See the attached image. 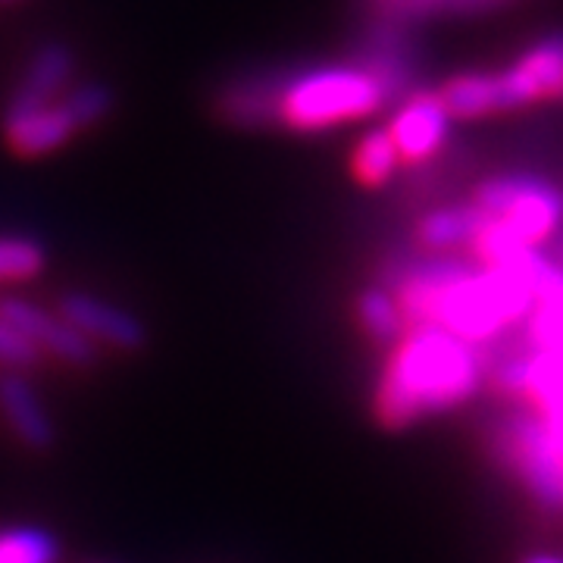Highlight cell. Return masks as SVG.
Wrapping results in <instances>:
<instances>
[{
  "label": "cell",
  "instance_id": "obj_19",
  "mask_svg": "<svg viewBox=\"0 0 563 563\" xmlns=\"http://www.w3.org/2000/svg\"><path fill=\"white\" fill-rule=\"evenodd\" d=\"M498 0H442L439 7L442 10H457V13H470V10H483V7H492Z\"/></svg>",
  "mask_w": 563,
  "mask_h": 563
},
{
  "label": "cell",
  "instance_id": "obj_5",
  "mask_svg": "<svg viewBox=\"0 0 563 563\" xmlns=\"http://www.w3.org/2000/svg\"><path fill=\"white\" fill-rule=\"evenodd\" d=\"M0 320L22 332L41 354H51L69 366H91L98 361V344H91L79 329H73L60 313L44 310L25 298H0Z\"/></svg>",
  "mask_w": 563,
  "mask_h": 563
},
{
  "label": "cell",
  "instance_id": "obj_20",
  "mask_svg": "<svg viewBox=\"0 0 563 563\" xmlns=\"http://www.w3.org/2000/svg\"><path fill=\"white\" fill-rule=\"evenodd\" d=\"M526 563H563L561 558H532V561H526Z\"/></svg>",
  "mask_w": 563,
  "mask_h": 563
},
{
  "label": "cell",
  "instance_id": "obj_1",
  "mask_svg": "<svg viewBox=\"0 0 563 563\" xmlns=\"http://www.w3.org/2000/svg\"><path fill=\"white\" fill-rule=\"evenodd\" d=\"M479 385L476 354L439 325L413 329L385 366L376 391V417L401 429L422 413L463 401Z\"/></svg>",
  "mask_w": 563,
  "mask_h": 563
},
{
  "label": "cell",
  "instance_id": "obj_9",
  "mask_svg": "<svg viewBox=\"0 0 563 563\" xmlns=\"http://www.w3.org/2000/svg\"><path fill=\"white\" fill-rule=\"evenodd\" d=\"M0 413H3L7 426L13 429V435L22 444H29L32 451H47L57 439L54 420L44 410L35 385L16 369L0 373Z\"/></svg>",
  "mask_w": 563,
  "mask_h": 563
},
{
  "label": "cell",
  "instance_id": "obj_7",
  "mask_svg": "<svg viewBox=\"0 0 563 563\" xmlns=\"http://www.w3.org/2000/svg\"><path fill=\"white\" fill-rule=\"evenodd\" d=\"M63 320L73 329H79L81 335L91 344H110L120 351H139L147 342V329L144 322L122 310L117 303L103 301L98 295H85V291H69L60 298Z\"/></svg>",
  "mask_w": 563,
  "mask_h": 563
},
{
  "label": "cell",
  "instance_id": "obj_12",
  "mask_svg": "<svg viewBox=\"0 0 563 563\" xmlns=\"http://www.w3.org/2000/svg\"><path fill=\"white\" fill-rule=\"evenodd\" d=\"M401 163V154L395 147V141L388 135V129H373L366 132L357 147H354V157H351V166H354V176L363 181V185H383L395 176Z\"/></svg>",
  "mask_w": 563,
  "mask_h": 563
},
{
  "label": "cell",
  "instance_id": "obj_17",
  "mask_svg": "<svg viewBox=\"0 0 563 563\" xmlns=\"http://www.w3.org/2000/svg\"><path fill=\"white\" fill-rule=\"evenodd\" d=\"M41 357H44V354H41L35 344L29 342L22 332H16L10 322L0 320V366H3V369H16V373H22V369H32Z\"/></svg>",
  "mask_w": 563,
  "mask_h": 563
},
{
  "label": "cell",
  "instance_id": "obj_8",
  "mask_svg": "<svg viewBox=\"0 0 563 563\" xmlns=\"http://www.w3.org/2000/svg\"><path fill=\"white\" fill-rule=\"evenodd\" d=\"M73 69H76V60H73V51L66 44H44L38 54L32 57V63L25 66L22 81L16 85L3 117L29 113V110L51 107V103L60 101L66 95Z\"/></svg>",
  "mask_w": 563,
  "mask_h": 563
},
{
  "label": "cell",
  "instance_id": "obj_16",
  "mask_svg": "<svg viewBox=\"0 0 563 563\" xmlns=\"http://www.w3.org/2000/svg\"><path fill=\"white\" fill-rule=\"evenodd\" d=\"M60 103L66 107V113L73 117L76 129H88L95 122H101L110 107H113V91L101 85V81H81L76 88H69L60 98Z\"/></svg>",
  "mask_w": 563,
  "mask_h": 563
},
{
  "label": "cell",
  "instance_id": "obj_10",
  "mask_svg": "<svg viewBox=\"0 0 563 563\" xmlns=\"http://www.w3.org/2000/svg\"><path fill=\"white\" fill-rule=\"evenodd\" d=\"M3 132H7V141H10V147L16 154H22V157H44V154L63 147L79 129H76L73 117L66 113V107L57 101L51 107L29 110V113L3 117Z\"/></svg>",
  "mask_w": 563,
  "mask_h": 563
},
{
  "label": "cell",
  "instance_id": "obj_4",
  "mask_svg": "<svg viewBox=\"0 0 563 563\" xmlns=\"http://www.w3.org/2000/svg\"><path fill=\"white\" fill-rule=\"evenodd\" d=\"M495 76L498 113L544 98H563V32L536 41L520 60Z\"/></svg>",
  "mask_w": 563,
  "mask_h": 563
},
{
  "label": "cell",
  "instance_id": "obj_18",
  "mask_svg": "<svg viewBox=\"0 0 563 563\" xmlns=\"http://www.w3.org/2000/svg\"><path fill=\"white\" fill-rule=\"evenodd\" d=\"M388 16H420V13H432L439 10L442 0H379Z\"/></svg>",
  "mask_w": 563,
  "mask_h": 563
},
{
  "label": "cell",
  "instance_id": "obj_14",
  "mask_svg": "<svg viewBox=\"0 0 563 563\" xmlns=\"http://www.w3.org/2000/svg\"><path fill=\"white\" fill-rule=\"evenodd\" d=\"M357 320L361 325L376 339V342H388L401 332V310L398 301L383 291V288H366L361 298H357Z\"/></svg>",
  "mask_w": 563,
  "mask_h": 563
},
{
  "label": "cell",
  "instance_id": "obj_15",
  "mask_svg": "<svg viewBox=\"0 0 563 563\" xmlns=\"http://www.w3.org/2000/svg\"><path fill=\"white\" fill-rule=\"evenodd\" d=\"M47 263L38 242L22 235H0V282L35 279Z\"/></svg>",
  "mask_w": 563,
  "mask_h": 563
},
{
  "label": "cell",
  "instance_id": "obj_6",
  "mask_svg": "<svg viewBox=\"0 0 563 563\" xmlns=\"http://www.w3.org/2000/svg\"><path fill=\"white\" fill-rule=\"evenodd\" d=\"M451 113L444 107L442 95L432 91H417L407 95L398 110L388 120V135L395 141L401 161L420 163L429 161L435 151H442L448 129H451Z\"/></svg>",
  "mask_w": 563,
  "mask_h": 563
},
{
  "label": "cell",
  "instance_id": "obj_13",
  "mask_svg": "<svg viewBox=\"0 0 563 563\" xmlns=\"http://www.w3.org/2000/svg\"><path fill=\"white\" fill-rule=\"evenodd\" d=\"M57 539L38 526L0 529V563H57Z\"/></svg>",
  "mask_w": 563,
  "mask_h": 563
},
{
  "label": "cell",
  "instance_id": "obj_11",
  "mask_svg": "<svg viewBox=\"0 0 563 563\" xmlns=\"http://www.w3.org/2000/svg\"><path fill=\"white\" fill-rule=\"evenodd\" d=\"M488 222V213L479 210L476 203L470 207H448V210H435L420 222L417 229V239L422 247L429 251H451V247H461V244H473V239L479 235Z\"/></svg>",
  "mask_w": 563,
  "mask_h": 563
},
{
  "label": "cell",
  "instance_id": "obj_3",
  "mask_svg": "<svg viewBox=\"0 0 563 563\" xmlns=\"http://www.w3.org/2000/svg\"><path fill=\"white\" fill-rule=\"evenodd\" d=\"M476 207L498 220L529 247L544 242L563 220V198L551 185L520 176L488 179L476 191Z\"/></svg>",
  "mask_w": 563,
  "mask_h": 563
},
{
  "label": "cell",
  "instance_id": "obj_2",
  "mask_svg": "<svg viewBox=\"0 0 563 563\" xmlns=\"http://www.w3.org/2000/svg\"><path fill=\"white\" fill-rule=\"evenodd\" d=\"M276 98L273 122L295 132H325L344 122L373 117L388 101V91L361 63L273 69Z\"/></svg>",
  "mask_w": 563,
  "mask_h": 563
}]
</instances>
